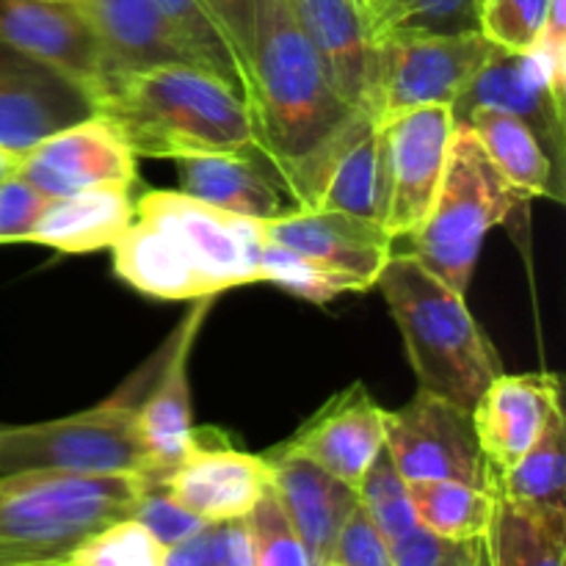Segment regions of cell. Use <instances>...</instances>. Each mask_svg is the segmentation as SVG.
I'll list each match as a JSON object with an SVG mask.
<instances>
[{
    "label": "cell",
    "instance_id": "obj_1",
    "mask_svg": "<svg viewBox=\"0 0 566 566\" xmlns=\"http://www.w3.org/2000/svg\"><path fill=\"white\" fill-rule=\"evenodd\" d=\"M243 97L280 188L296 208H315L332 155L368 114L337 92L291 0H254Z\"/></svg>",
    "mask_w": 566,
    "mask_h": 566
},
{
    "label": "cell",
    "instance_id": "obj_2",
    "mask_svg": "<svg viewBox=\"0 0 566 566\" xmlns=\"http://www.w3.org/2000/svg\"><path fill=\"white\" fill-rule=\"evenodd\" d=\"M263 224L182 191H149L114 243V271L138 293L164 302L216 298L258 282Z\"/></svg>",
    "mask_w": 566,
    "mask_h": 566
},
{
    "label": "cell",
    "instance_id": "obj_3",
    "mask_svg": "<svg viewBox=\"0 0 566 566\" xmlns=\"http://www.w3.org/2000/svg\"><path fill=\"white\" fill-rule=\"evenodd\" d=\"M97 111L116 122L136 155H235L280 188L243 94L202 66L164 64L119 77L97 99Z\"/></svg>",
    "mask_w": 566,
    "mask_h": 566
},
{
    "label": "cell",
    "instance_id": "obj_4",
    "mask_svg": "<svg viewBox=\"0 0 566 566\" xmlns=\"http://www.w3.org/2000/svg\"><path fill=\"white\" fill-rule=\"evenodd\" d=\"M376 287L396 318L420 390L470 412L503 374V359L462 293L412 254H392Z\"/></svg>",
    "mask_w": 566,
    "mask_h": 566
},
{
    "label": "cell",
    "instance_id": "obj_5",
    "mask_svg": "<svg viewBox=\"0 0 566 566\" xmlns=\"http://www.w3.org/2000/svg\"><path fill=\"white\" fill-rule=\"evenodd\" d=\"M144 486L133 475H0V566H70L88 536L133 517Z\"/></svg>",
    "mask_w": 566,
    "mask_h": 566
},
{
    "label": "cell",
    "instance_id": "obj_6",
    "mask_svg": "<svg viewBox=\"0 0 566 566\" xmlns=\"http://www.w3.org/2000/svg\"><path fill=\"white\" fill-rule=\"evenodd\" d=\"M520 202V191L495 169L475 133L457 122L440 188L426 221L409 238V254L448 287L468 296L486 235L492 227L503 224Z\"/></svg>",
    "mask_w": 566,
    "mask_h": 566
},
{
    "label": "cell",
    "instance_id": "obj_7",
    "mask_svg": "<svg viewBox=\"0 0 566 566\" xmlns=\"http://www.w3.org/2000/svg\"><path fill=\"white\" fill-rule=\"evenodd\" d=\"M55 470L83 475H133L155 484V468L138 426V407L111 398L86 412L0 431V475Z\"/></svg>",
    "mask_w": 566,
    "mask_h": 566
},
{
    "label": "cell",
    "instance_id": "obj_8",
    "mask_svg": "<svg viewBox=\"0 0 566 566\" xmlns=\"http://www.w3.org/2000/svg\"><path fill=\"white\" fill-rule=\"evenodd\" d=\"M492 44L481 33H385L379 36L376 122L429 105H448L470 88Z\"/></svg>",
    "mask_w": 566,
    "mask_h": 566
},
{
    "label": "cell",
    "instance_id": "obj_9",
    "mask_svg": "<svg viewBox=\"0 0 566 566\" xmlns=\"http://www.w3.org/2000/svg\"><path fill=\"white\" fill-rule=\"evenodd\" d=\"M385 451L403 481H462L495 495L473 418L446 398L418 390L412 401L387 412Z\"/></svg>",
    "mask_w": 566,
    "mask_h": 566
},
{
    "label": "cell",
    "instance_id": "obj_10",
    "mask_svg": "<svg viewBox=\"0 0 566 566\" xmlns=\"http://www.w3.org/2000/svg\"><path fill=\"white\" fill-rule=\"evenodd\" d=\"M566 64L542 50H492L468 92L453 105V119L473 108L501 111L523 122L558 171L566 166Z\"/></svg>",
    "mask_w": 566,
    "mask_h": 566
},
{
    "label": "cell",
    "instance_id": "obj_11",
    "mask_svg": "<svg viewBox=\"0 0 566 566\" xmlns=\"http://www.w3.org/2000/svg\"><path fill=\"white\" fill-rule=\"evenodd\" d=\"M379 125L385 138L381 227L392 241H409L434 202L457 119L448 105H429Z\"/></svg>",
    "mask_w": 566,
    "mask_h": 566
},
{
    "label": "cell",
    "instance_id": "obj_12",
    "mask_svg": "<svg viewBox=\"0 0 566 566\" xmlns=\"http://www.w3.org/2000/svg\"><path fill=\"white\" fill-rule=\"evenodd\" d=\"M271 484L265 457L241 451L221 429H197L180 462L164 479V490L205 523L243 520Z\"/></svg>",
    "mask_w": 566,
    "mask_h": 566
},
{
    "label": "cell",
    "instance_id": "obj_13",
    "mask_svg": "<svg viewBox=\"0 0 566 566\" xmlns=\"http://www.w3.org/2000/svg\"><path fill=\"white\" fill-rule=\"evenodd\" d=\"M136 158L116 122L97 111L28 149L17 177L44 197H70L97 186H133Z\"/></svg>",
    "mask_w": 566,
    "mask_h": 566
},
{
    "label": "cell",
    "instance_id": "obj_14",
    "mask_svg": "<svg viewBox=\"0 0 566 566\" xmlns=\"http://www.w3.org/2000/svg\"><path fill=\"white\" fill-rule=\"evenodd\" d=\"M97 114L83 86L55 66L0 42V144L25 155L53 133Z\"/></svg>",
    "mask_w": 566,
    "mask_h": 566
},
{
    "label": "cell",
    "instance_id": "obj_15",
    "mask_svg": "<svg viewBox=\"0 0 566 566\" xmlns=\"http://www.w3.org/2000/svg\"><path fill=\"white\" fill-rule=\"evenodd\" d=\"M0 42L70 75L94 105L111 86L103 50L75 0H0Z\"/></svg>",
    "mask_w": 566,
    "mask_h": 566
},
{
    "label": "cell",
    "instance_id": "obj_16",
    "mask_svg": "<svg viewBox=\"0 0 566 566\" xmlns=\"http://www.w3.org/2000/svg\"><path fill=\"white\" fill-rule=\"evenodd\" d=\"M304 33L324 59L337 92L376 119L379 33L365 0H291Z\"/></svg>",
    "mask_w": 566,
    "mask_h": 566
},
{
    "label": "cell",
    "instance_id": "obj_17",
    "mask_svg": "<svg viewBox=\"0 0 566 566\" xmlns=\"http://www.w3.org/2000/svg\"><path fill=\"white\" fill-rule=\"evenodd\" d=\"M385 415L387 409L357 381L335 392L282 446L357 490L370 464L385 451Z\"/></svg>",
    "mask_w": 566,
    "mask_h": 566
},
{
    "label": "cell",
    "instance_id": "obj_18",
    "mask_svg": "<svg viewBox=\"0 0 566 566\" xmlns=\"http://www.w3.org/2000/svg\"><path fill=\"white\" fill-rule=\"evenodd\" d=\"M265 241L293 249L315 263L352 276L363 291L376 287L381 269L392 258V238L376 221L335 210L293 208L291 213L260 221Z\"/></svg>",
    "mask_w": 566,
    "mask_h": 566
},
{
    "label": "cell",
    "instance_id": "obj_19",
    "mask_svg": "<svg viewBox=\"0 0 566 566\" xmlns=\"http://www.w3.org/2000/svg\"><path fill=\"white\" fill-rule=\"evenodd\" d=\"M562 407V381L556 374H501L470 409L475 437L492 473L509 470L536 440Z\"/></svg>",
    "mask_w": 566,
    "mask_h": 566
},
{
    "label": "cell",
    "instance_id": "obj_20",
    "mask_svg": "<svg viewBox=\"0 0 566 566\" xmlns=\"http://www.w3.org/2000/svg\"><path fill=\"white\" fill-rule=\"evenodd\" d=\"M263 457L271 470V492L287 523L304 542L315 566H326L343 523L357 506V492L285 446H274Z\"/></svg>",
    "mask_w": 566,
    "mask_h": 566
},
{
    "label": "cell",
    "instance_id": "obj_21",
    "mask_svg": "<svg viewBox=\"0 0 566 566\" xmlns=\"http://www.w3.org/2000/svg\"><path fill=\"white\" fill-rule=\"evenodd\" d=\"M75 6L103 50L111 86L153 66L193 64L155 0H75Z\"/></svg>",
    "mask_w": 566,
    "mask_h": 566
},
{
    "label": "cell",
    "instance_id": "obj_22",
    "mask_svg": "<svg viewBox=\"0 0 566 566\" xmlns=\"http://www.w3.org/2000/svg\"><path fill=\"white\" fill-rule=\"evenodd\" d=\"M213 298H197L191 313L171 337V352L158 379L149 387L147 398L138 407V426L147 442L149 459L155 468V484H164L169 470L180 462L191 440V387H188V359H191L193 340L199 335L205 315Z\"/></svg>",
    "mask_w": 566,
    "mask_h": 566
},
{
    "label": "cell",
    "instance_id": "obj_23",
    "mask_svg": "<svg viewBox=\"0 0 566 566\" xmlns=\"http://www.w3.org/2000/svg\"><path fill=\"white\" fill-rule=\"evenodd\" d=\"M133 208L130 186H97L70 197H50L28 243L64 254L111 249L130 227Z\"/></svg>",
    "mask_w": 566,
    "mask_h": 566
},
{
    "label": "cell",
    "instance_id": "obj_24",
    "mask_svg": "<svg viewBox=\"0 0 566 566\" xmlns=\"http://www.w3.org/2000/svg\"><path fill=\"white\" fill-rule=\"evenodd\" d=\"M177 177L188 197L254 221L276 219L296 208L258 166L235 155L177 158Z\"/></svg>",
    "mask_w": 566,
    "mask_h": 566
},
{
    "label": "cell",
    "instance_id": "obj_25",
    "mask_svg": "<svg viewBox=\"0 0 566 566\" xmlns=\"http://www.w3.org/2000/svg\"><path fill=\"white\" fill-rule=\"evenodd\" d=\"M381 188H385V138L374 116H365L343 147L332 155L321 177L315 210L357 216L381 224Z\"/></svg>",
    "mask_w": 566,
    "mask_h": 566
},
{
    "label": "cell",
    "instance_id": "obj_26",
    "mask_svg": "<svg viewBox=\"0 0 566 566\" xmlns=\"http://www.w3.org/2000/svg\"><path fill=\"white\" fill-rule=\"evenodd\" d=\"M457 122L475 133L495 169L517 188L520 197H545L553 202H564V171L553 166L539 138L523 122L490 108H473L459 116Z\"/></svg>",
    "mask_w": 566,
    "mask_h": 566
},
{
    "label": "cell",
    "instance_id": "obj_27",
    "mask_svg": "<svg viewBox=\"0 0 566 566\" xmlns=\"http://www.w3.org/2000/svg\"><path fill=\"white\" fill-rule=\"evenodd\" d=\"M566 418L564 407L551 415L539 440L509 470L492 473L495 497L531 512L566 517Z\"/></svg>",
    "mask_w": 566,
    "mask_h": 566
},
{
    "label": "cell",
    "instance_id": "obj_28",
    "mask_svg": "<svg viewBox=\"0 0 566 566\" xmlns=\"http://www.w3.org/2000/svg\"><path fill=\"white\" fill-rule=\"evenodd\" d=\"M566 517L495 497L492 523L481 539L486 566H564Z\"/></svg>",
    "mask_w": 566,
    "mask_h": 566
},
{
    "label": "cell",
    "instance_id": "obj_29",
    "mask_svg": "<svg viewBox=\"0 0 566 566\" xmlns=\"http://www.w3.org/2000/svg\"><path fill=\"white\" fill-rule=\"evenodd\" d=\"M418 525L448 542H481L492 523L495 495L462 481H407Z\"/></svg>",
    "mask_w": 566,
    "mask_h": 566
},
{
    "label": "cell",
    "instance_id": "obj_30",
    "mask_svg": "<svg viewBox=\"0 0 566 566\" xmlns=\"http://www.w3.org/2000/svg\"><path fill=\"white\" fill-rule=\"evenodd\" d=\"M155 3H158L160 14L171 25V31L177 33L182 48L188 50L193 64L213 72L216 77H221L235 92L243 94L241 61H238L230 39L221 31V25L210 14L208 6L202 0H155Z\"/></svg>",
    "mask_w": 566,
    "mask_h": 566
},
{
    "label": "cell",
    "instance_id": "obj_31",
    "mask_svg": "<svg viewBox=\"0 0 566 566\" xmlns=\"http://www.w3.org/2000/svg\"><path fill=\"white\" fill-rule=\"evenodd\" d=\"M258 282H269V285L282 287V291L307 298L313 304H326L343 293H363V287L352 276L326 269V265L271 241H265L263 254H260Z\"/></svg>",
    "mask_w": 566,
    "mask_h": 566
},
{
    "label": "cell",
    "instance_id": "obj_32",
    "mask_svg": "<svg viewBox=\"0 0 566 566\" xmlns=\"http://www.w3.org/2000/svg\"><path fill=\"white\" fill-rule=\"evenodd\" d=\"M357 503L368 514L370 523L379 528V534L387 542L398 539L401 534L412 531L418 525L409 501V486L398 468L392 464L390 453L381 451L376 462L370 464L368 473L357 484Z\"/></svg>",
    "mask_w": 566,
    "mask_h": 566
},
{
    "label": "cell",
    "instance_id": "obj_33",
    "mask_svg": "<svg viewBox=\"0 0 566 566\" xmlns=\"http://www.w3.org/2000/svg\"><path fill=\"white\" fill-rule=\"evenodd\" d=\"M166 547L133 517L111 523L108 528L88 536L70 566H164Z\"/></svg>",
    "mask_w": 566,
    "mask_h": 566
},
{
    "label": "cell",
    "instance_id": "obj_34",
    "mask_svg": "<svg viewBox=\"0 0 566 566\" xmlns=\"http://www.w3.org/2000/svg\"><path fill=\"white\" fill-rule=\"evenodd\" d=\"M243 520L252 545V566H315L304 542L287 523L271 484Z\"/></svg>",
    "mask_w": 566,
    "mask_h": 566
},
{
    "label": "cell",
    "instance_id": "obj_35",
    "mask_svg": "<svg viewBox=\"0 0 566 566\" xmlns=\"http://www.w3.org/2000/svg\"><path fill=\"white\" fill-rule=\"evenodd\" d=\"M551 0H481L479 31L492 48L528 53L545 28Z\"/></svg>",
    "mask_w": 566,
    "mask_h": 566
},
{
    "label": "cell",
    "instance_id": "obj_36",
    "mask_svg": "<svg viewBox=\"0 0 566 566\" xmlns=\"http://www.w3.org/2000/svg\"><path fill=\"white\" fill-rule=\"evenodd\" d=\"M479 9L481 0H407L401 17L385 33H481Z\"/></svg>",
    "mask_w": 566,
    "mask_h": 566
},
{
    "label": "cell",
    "instance_id": "obj_37",
    "mask_svg": "<svg viewBox=\"0 0 566 566\" xmlns=\"http://www.w3.org/2000/svg\"><path fill=\"white\" fill-rule=\"evenodd\" d=\"M133 520L142 523L166 551L208 525L197 514L188 512L186 506H180L160 484L144 486L142 497H138L136 509H133Z\"/></svg>",
    "mask_w": 566,
    "mask_h": 566
},
{
    "label": "cell",
    "instance_id": "obj_38",
    "mask_svg": "<svg viewBox=\"0 0 566 566\" xmlns=\"http://www.w3.org/2000/svg\"><path fill=\"white\" fill-rule=\"evenodd\" d=\"M326 566H392L390 542L379 534L359 503L343 523Z\"/></svg>",
    "mask_w": 566,
    "mask_h": 566
},
{
    "label": "cell",
    "instance_id": "obj_39",
    "mask_svg": "<svg viewBox=\"0 0 566 566\" xmlns=\"http://www.w3.org/2000/svg\"><path fill=\"white\" fill-rule=\"evenodd\" d=\"M48 199L20 177L0 182V243L28 241Z\"/></svg>",
    "mask_w": 566,
    "mask_h": 566
},
{
    "label": "cell",
    "instance_id": "obj_40",
    "mask_svg": "<svg viewBox=\"0 0 566 566\" xmlns=\"http://www.w3.org/2000/svg\"><path fill=\"white\" fill-rule=\"evenodd\" d=\"M210 14L221 25V31L230 39L238 61L243 70V92H247V72L249 59H252V39H254V0H202Z\"/></svg>",
    "mask_w": 566,
    "mask_h": 566
},
{
    "label": "cell",
    "instance_id": "obj_41",
    "mask_svg": "<svg viewBox=\"0 0 566 566\" xmlns=\"http://www.w3.org/2000/svg\"><path fill=\"white\" fill-rule=\"evenodd\" d=\"M457 545L459 542H448L426 531L423 525H415L412 531L390 542V558L392 566H446Z\"/></svg>",
    "mask_w": 566,
    "mask_h": 566
},
{
    "label": "cell",
    "instance_id": "obj_42",
    "mask_svg": "<svg viewBox=\"0 0 566 566\" xmlns=\"http://www.w3.org/2000/svg\"><path fill=\"white\" fill-rule=\"evenodd\" d=\"M216 566H252L247 520L216 523Z\"/></svg>",
    "mask_w": 566,
    "mask_h": 566
},
{
    "label": "cell",
    "instance_id": "obj_43",
    "mask_svg": "<svg viewBox=\"0 0 566 566\" xmlns=\"http://www.w3.org/2000/svg\"><path fill=\"white\" fill-rule=\"evenodd\" d=\"M164 566H216V523L166 551Z\"/></svg>",
    "mask_w": 566,
    "mask_h": 566
},
{
    "label": "cell",
    "instance_id": "obj_44",
    "mask_svg": "<svg viewBox=\"0 0 566 566\" xmlns=\"http://www.w3.org/2000/svg\"><path fill=\"white\" fill-rule=\"evenodd\" d=\"M365 6H368L370 17H374L376 22V33H385L387 28L392 25V22L401 17L403 6H407V0H365Z\"/></svg>",
    "mask_w": 566,
    "mask_h": 566
},
{
    "label": "cell",
    "instance_id": "obj_45",
    "mask_svg": "<svg viewBox=\"0 0 566 566\" xmlns=\"http://www.w3.org/2000/svg\"><path fill=\"white\" fill-rule=\"evenodd\" d=\"M446 566H484V556H481V542H459L453 551L451 562Z\"/></svg>",
    "mask_w": 566,
    "mask_h": 566
},
{
    "label": "cell",
    "instance_id": "obj_46",
    "mask_svg": "<svg viewBox=\"0 0 566 566\" xmlns=\"http://www.w3.org/2000/svg\"><path fill=\"white\" fill-rule=\"evenodd\" d=\"M20 164H22V155L0 144V182L17 177V171H20Z\"/></svg>",
    "mask_w": 566,
    "mask_h": 566
},
{
    "label": "cell",
    "instance_id": "obj_47",
    "mask_svg": "<svg viewBox=\"0 0 566 566\" xmlns=\"http://www.w3.org/2000/svg\"><path fill=\"white\" fill-rule=\"evenodd\" d=\"M6 429V423H0V431H3Z\"/></svg>",
    "mask_w": 566,
    "mask_h": 566
}]
</instances>
